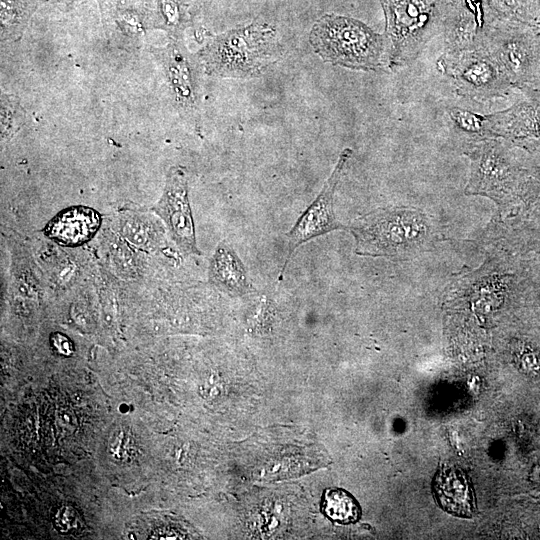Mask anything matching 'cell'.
<instances>
[{"instance_id": "1", "label": "cell", "mask_w": 540, "mask_h": 540, "mask_svg": "<svg viewBox=\"0 0 540 540\" xmlns=\"http://www.w3.org/2000/svg\"><path fill=\"white\" fill-rule=\"evenodd\" d=\"M444 225L412 206L376 208L351 221L347 230L359 256L407 261L431 252L446 239Z\"/></svg>"}, {"instance_id": "2", "label": "cell", "mask_w": 540, "mask_h": 540, "mask_svg": "<svg viewBox=\"0 0 540 540\" xmlns=\"http://www.w3.org/2000/svg\"><path fill=\"white\" fill-rule=\"evenodd\" d=\"M283 54L276 29L259 19L219 34L199 52L207 75L249 79L260 76Z\"/></svg>"}, {"instance_id": "3", "label": "cell", "mask_w": 540, "mask_h": 540, "mask_svg": "<svg viewBox=\"0 0 540 540\" xmlns=\"http://www.w3.org/2000/svg\"><path fill=\"white\" fill-rule=\"evenodd\" d=\"M309 42L323 61L335 66L364 71L389 68L385 35L350 17L322 16L313 25Z\"/></svg>"}, {"instance_id": "4", "label": "cell", "mask_w": 540, "mask_h": 540, "mask_svg": "<svg viewBox=\"0 0 540 540\" xmlns=\"http://www.w3.org/2000/svg\"><path fill=\"white\" fill-rule=\"evenodd\" d=\"M384 11L389 68L413 62L443 32L454 0H379Z\"/></svg>"}, {"instance_id": "5", "label": "cell", "mask_w": 540, "mask_h": 540, "mask_svg": "<svg viewBox=\"0 0 540 540\" xmlns=\"http://www.w3.org/2000/svg\"><path fill=\"white\" fill-rule=\"evenodd\" d=\"M462 153L470 160L465 195L493 201L498 218L514 214L520 197V171L506 144L499 138H487L463 145Z\"/></svg>"}, {"instance_id": "6", "label": "cell", "mask_w": 540, "mask_h": 540, "mask_svg": "<svg viewBox=\"0 0 540 540\" xmlns=\"http://www.w3.org/2000/svg\"><path fill=\"white\" fill-rule=\"evenodd\" d=\"M438 71L453 80L460 96L488 102L502 97L510 81L485 48L444 52L437 60Z\"/></svg>"}, {"instance_id": "7", "label": "cell", "mask_w": 540, "mask_h": 540, "mask_svg": "<svg viewBox=\"0 0 540 540\" xmlns=\"http://www.w3.org/2000/svg\"><path fill=\"white\" fill-rule=\"evenodd\" d=\"M352 154L353 151L350 148H345L340 153L332 173L325 181L319 194L298 217L290 231L286 234V256L278 275V281L283 280L290 259L300 246L333 231L347 229L335 214L334 195L346 164Z\"/></svg>"}, {"instance_id": "8", "label": "cell", "mask_w": 540, "mask_h": 540, "mask_svg": "<svg viewBox=\"0 0 540 540\" xmlns=\"http://www.w3.org/2000/svg\"><path fill=\"white\" fill-rule=\"evenodd\" d=\"M163 221L171 239L187 255L200 256L184 167H171L159 200L152 208Z\"/></svg>"}, {"instance_id": "9", "label": "cell", "mask_w": 540, "mask_h": 540, "mask_svg": "<svg viewBox=\"0 0 540 540\" xmlns=\"http://www.w3.org/2000/svg\"><path fill=\"white\" fill-rule=\"evenodd\" d=\"M493 24L494 21L486 16L481 0H454L442 32L445 51L484 48Z\"/></svg>"}, {"instance_id": "10", "label": "cell", "mask_w": 540, "mask_h": 540, "mask_svg": "<svg viewBox=\"0 0 540 540\" xmlns=\"http://www.w3.org/2000/svg\"><path fill=\"white\" fill-rule=\"evenodd\" d=\"M160 59L175 103L182 109L195 108L198 100L196 67L185 46L173 39L160 52Z\"/></svg>"}, {"instance_id": "11", "label": "cell", "mask_w": 540, "mask_h": 540, "mask_svg": "<svg viewBox=\"0 0 540 540\" xmlns=\"http://www.w3.org/2000/svg\"><path fill=\"white\" fill-rule=\"evenodd\" d=\"M101 226V215L88 206H71L57 213L44 227V234L65 247L91 240Z\"/></svg>"}, {"instance_id": "12", "label": "cell", "mask_w": 540, "mask_h": 540, "mask_svg": "<svg viewBox=\"0 0 540 540\" xmlns=\"http://www.w3.org/2000/svg\"><path fill=\"white\" fill-rule=\"evenodd\" d=\"M208 278L213 286L230 296H247L254 291L244 263L225 240L214 250L208 267Z\"/></svg>"}, {"instance_id": "13", "label": "cell", "mask_w": 540, "mask_h": 540, "mask_svg": "<svg viewBox=\"0 0 540 540\" xmlns=\"http://www.w3.org/2000/svg\"><path fill=\"white\" fill-rule=\"evenodd\" d=\"M433 493L439 506L459 517L469 518L475 509V497L467 475L453 466L440 468L433 481Z\"/></svg>"}, {"instance_id": "14", "label": "cell", "mask_w": 540, "mask_h": 540, "mask_svg": "<svg viewBox=\"0 0 540 540\" xmlns=\"http://www.w3.org/2000/svg\"><path fill=\"white\" fill-rule=\"evenodd\" d=\"M488 120L492 138H540V103L521 104L488 114Z\"/></svg>"}, {"instance_id": "15", "label": "cell", "mask_w": 540, "mask_h": 540, "mask_svg": "<svg viewBox=\"0 0 540 540\" xmlns=\"http://www.w3.org/2000/svg\"><path fill=\"white\" fill-rule=\"evenodd\" d=\"M151 26L178 39L190 23L188 4L183 0H145Z\"/></svg>"}, {"instance_id": "16", "label": "cell", "mask_w": 540, "mask_h": 540, "mask_svg": "<svg viewBox=\"0 0 540 540\" xmlns=\"http://www.w3.org/2000/svg\"><path fill=\"white\" fill-rule=\"evenodd\" d=\"M120 234L133 246L151 250L159 243L157 224L146 215L125 213L120 217Z\"/></svg>"}, {"instance_id": "17", "label": "cell", "mask_w": 540, "mask_h": 540, "mask_svg": "<svg viewBox=\"0 0 540 540\" xmlns=\"http://www.w3.org/2000/svg\"><path fill=\"white\" fill-rule=\"evenodd\" d=\"M446 114L456 134L464 140L463 145L492 138L488 114L482 115L459 106L447 107Z\"/></svg>"}, {"instance_id": "18", "label": "cell", "mask_w": 540, "mask_h": 540, "mask_svg": "<svg viewBox=\"0 0 540 540\" xmlns=\"http://www.w3.org/2000/svg\"><path fill=\"white\" fill-rule=\"evenodd\" d=\"M41 0H1L2 39L20 35Z\"/></svg>"}, {"instance_id": "19", "label": "cell", "mask_w": 540, "mask_h": 540, "mask_svg": "<svg viewBox=\"0 0 540 540\" xmlns=\"http://www.w3.org/2000/svg\"><path fill=\"white\" fill-rule=\"evenodd\" d=\"M322 510L331 520L349 524L356 522L361 514L356 500L342 489H327L322 498Z\"/></svg>"}, {"instance_id": "20", "label": "cell", "mask_w": 540, "mask_h": 540, "mask_svg": "<svg viewBox=\"0 0 540 540\" xmlns=\"http://www.w3.org/2000/svg\"><path fill=\"white\" fill-rule=\"evenodd\" d=\"M54 523L62 533L75 532L81 523L78 512L71 506H62L54 516Z\"/></svg>"}, {"instance_id": "21", "label": "cell", "mask_w": 540, "mask_h": 540, "mask_svg": "<svg viewBox=\"0 0 540 540\" xmlns=\"http://www.w3.org/2000/svg\"><path fill=\"white\" fill-rule=\"evenodd\" d=\"M51 342L53 347L62 355H70L73 352V344L69 338L61 333H55Z\"/></svg>"}, {"instance_id": "22", "label": "cell", "mask_w": 540, "mask_h": 540, "mask_svg": "<svg viewBox=\"0 0 540 540\" xmlns=\"http://www.w3.org/2000/svg\"><path fill=\"white\" fill-rule=\"evenodd\" d=\"M100 6V10L102 12V15H106L115 9H118L120 7H124L127 5L135 4L142 2L144 0H97Z\"/></svg>"}, {"instance_id": "23", "label": "cell", "mask_w": 540, "mask_h": 540, "mask_svg": "<svg viewBox=\"0 0 540 540\" xmlns=\"http://www.w3.org/2000/svg\"><path fill=\"white\" fill-rule=\"evenodd\" d=\"M41 1H48V2H52V3H70L74 0H41Z\"/></svg>"}]
</instances>
